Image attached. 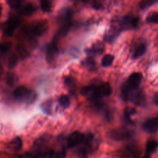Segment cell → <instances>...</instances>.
<instances>
[{"instance_id":"6da1fadb","label":"cell","mask_w":158,"mask_h":158,"mask_svg":"<svg viewBox=\"0 0 158 158\" xmlns=\"http://www.w3.org/2000/svg\"><path fill=\"white\" fill-rule=\"evenodd\" d=\"M14 97L27 102H32L36 98V93L25 86H20L14 91Z\"/></svg>"},{"instance_id":"7a4b0ae2","label":"cell","mask_w":158,"mask_h":158,"mask_svg":"<svg viewBox=\"0 0 158 158\" xmlns=\"http://www.w3.org/2000/svg\"><path fill=\"white\" fill-rule=\"evenodd\" d=\"M71 11L70 9L62 10L59 15V20L60 22V34H65L71 25Z\"/></svg>"},{"instance_id":"3957f363","label":"cell","mask_w":158,"mask_h":158,"mask_svg":"<svg viewBox=\"0 0 158 158\" xmlns=\"http://www.w3.org/2000/svg\"><path fill=\"white\" fill-rule=\"evenodd\" d=\"M139 18L133 15H126L118 21V28L120 30H128L135 28L138 23Z\"/></svg>"},{"instance_id":"277c9868","label":"cell","mask_w":158,"mask_h":158,"mask_svg":"<svg viewBox=\"0 0 158 158\" xmlns=\"http://www.w3.org/2000/svg\"><path fill=\"white\" fill-rule=\"evenodd\" d=\"M80 93L85 97L94 101L102 98L99 93L98 86L91 85L85 86L81 89Z\"/></svg>"},{"instance_id":"5b68a950","label":"cell","mask_w":158,"mask_h":158,"mask_svg":"<svg viewBox=\"0 0 158 158\" xmlns=\"http://www.w3.org/2000/svg\"><path fill=\"white\" fill-rule=\"evenodd\" d=\"M25 30V33L30 36H39L43 35L47 30V23L45 21H41Z\"/></svg>"},{"instance_id":"8992f818","label":"cell","mask_w":158,"mask_h":158,"mask_svg":"<svg viewBox=\"0 0 158 158\" xmlns=\"http://www.w3.org/2000/svg\"><path fill=\"white\" fill-rule=\"evenodd\" d=\"M85 139V135L76 131L71 133L67 140V146L69 148H74L78 145L81 144Z\"/></svg>"},{"instance_id":"52a82bcc","label":"cell","mask_w":158,"mask_h":158,"mask_svg":"<svg viewBox=\"0 0 158 158\" xmlns=\"http://www.w3.org/2000/svg\"><path fill=\"white\" fill-rule=\"evenodd\" d=\"M133 135V133L125 128H118L113 130L110 133V137L116 141H122L130 138Z\"/></svg>"},{"instance_id":"ba28073f","label":"cell","mask_w":158,"mask_h":158,"mask_svg":"<svg viewBox=\"0 0 158 158\" xmlns=\"http://www.w3.org/2000/svg\"><path fill=\"white\" fill-rule=\"evenodd\" d=\"M143 79V75L139 72H134L131 73L127 81L123 85L131 89H138Z\"/></svg>"},{"instance_id":"9c48e42d","label":"cell","mask_w":158,"mask_h":158,"mask_svg":"<svg viewBox=\"0 0 158 158\" xmlns=\"http://www.w3.org/2000/svg\"><path fill=\"white\" fill-rule=\"evenodd\" d=\"M59 54V49L56 43L54 41L49 43L46 48V59L48 63L52 62L57 57Z\"/></svg>"},{"instance_id":"30bf717a","label":"cell","mask_w":158,"mask_h":158,"mask_svg":"<svg viewBox=\"0 0 158 158\" xmlns=\"http://www.w3.org/2000/svg\"><path fill=\"white\" fill-rule=\"evenodd\" d=\"M143 129L148 133H155L158 131V117L146 120L142 125Z\"/></svg>"},{"instance_id":"8fae6325","label":"cell","mask_w":158,"mask_h":158,"mask_svg":"<svg viewBox=\"0 0 158 158\" xmlns=\"http://www.w3.org/2000/svg\"><path fill=\"white\" fill-rule=\"evenodd\" d=\"M18 25V21L15 19L10 20L8 25L6 27L4 30V34L7 36H10L13 35L17 26Z\"/></svg>"},{"instance_id":"7c38bea8","label":"cell","mask_w":158,"mask_h":158,"mask_svg":"<svg viewBox=\"0 0 158 158\" xmlns=\"http://www.w3.org/2000/svg\"><path fill=\"white\" fill-rule=\"evenodd\" d=\"M99 90L101 97L109 96L112 92V89L110 85L108 83H104L98 85Z\"/></svg>"},{"instance_id":"4fadbf2b","label":"cell","mask_w":158,"mask_h":158,"mask_svg":"<svg viewBox=\"0 0 158 158\" xmlns=\"http://www.w3.org/2000/svg\"><path fill=\"white\" fill-rule=\"evenodd\" d=\"M158 148V141L154 139H150L146 143V154L150 156Z\"/></svg>"},{"instance_id":"5bb4252c","label":"cell","mask_w":158,"mask_h":158,"mask_svg":"<svg viewBox=\"0 0 158 158\" xmlns=\"http://www.w3.org/2000/svg\"><path fill=\"white\" fill-rule=\"evenodd\" d=\"M146 47L145 44H141L138 45L135 49L133 53V56L132 58L133 59H137L141 56H142L144 52H146Z\"/></svg>"},{"instance_id":"9a60e30c","label":"cell","mask_w":158,"mask_h":158,"mask_svg":"<svg viewBox=\"0 0 158 158\" xmlns=\"http://www.w3.org/2000/svg\"><path fill=\"white\" fill-rule=\"evenodd\" d=\"M104 47L101 43H98L94 44L91 48L87 49L86 52L89 54H101L103 52Z\"/></svg>"},{"instance_id":"2e32d148","label":"cell","mask_w":158,"mask_h":158,"mask_svg":"<svg viewBox=\"0 0 158 158\" xmlns=\"http://www.w3.org/2000/svg\"><path fill=\"white\" fill-rule=\"evenodd\" d=\"M136 110L131 107H127L124 110V118L125 120L129 124H133V122L131 118V116L135 114Z\"/></svg>"},{"instance_id":"e0dca14e","label":"cell","mask_w":158,"mask_h":158,"mask_svg":"<svg viewBox=\"0 0 158 158\" xmlns=\"http://www.w3.org/2000/svg\"><path fill=\"white\" fill-rule=\"evenodd\" d=\"M16 52L21 59H25L29 56V52L27 49L22 44H17L16 46Z\"/></svg>"},{"instance_id":"ac0fdd59","label":"cell","mask_w":158,"mask_h":158,"mask_svg":"<svg viewBox=\"0 0 158 158\" xmlns=\"http://www.w3.org/2000/svg\"><path fill=\"white\" fill-rule=\"evenodd\" d=\"M114 57L113 55H112L110 54H106L102 57V59L101 61L102 66L104 67L110 66L112 64V62L114 61Z\"/></svg>"},{"instance_id":"d6986e66","label":"cell","mask_w":158,"mask_h":158,"mask_svg":"<svg viewBox=\"0 0 158 158\" xmlns=\"http://www.w3.org/2000/svg\"><path fill=\"white\" fill-rule=\"evenodd\" d=\"M36 10V8L32 4H28L24 6L22 10V14L26 16H29L33 14Z\"/></svg>"},{"instance_id":"ffe728a7","label":"cell","mask_w":158,"mask_h":158,"mask_svg":"<svg viewBox=\"0 0 158 158\" xmlns=\"http://www.w3.org/2000/svg\"><path fill=\"white\" fill-rule=\"evenodd\" d=\"M64 83L66 86V87H67V88L72 93H73L75 90V81L73 80V79L70 77H67L65 78L64 80Z\"/></svg>"},{"instance_id":"44dd1931","label":"cell","mask_w":158,"mask_h":158,"mask_svg":"<svg viewBox=\"0 0 158 158\" xmlns=\"http://www.w3.org/2000/svg\"><path fill=\"white\" fill-rule=\"evenodd\" d=\"M146 22L150 23L158 24V12H152L146 17Z\"/></svg>"},{"instance_id":"7402d4cb","label":"cell","mask_w":158,"mask_h":158,"mask_svg":"<svg viewBox=\"0 0 158 158\" xmlns=\"http://www.w3.org/2000/svg\"><path fill=\"white\" fill-rule=\"evenodd\" d=\"M59 102L60 106L66 109L68 108L70 104V101L69 97L66 95H62L59 98Z\"/></svg>"},{"instance_id":"603a6c76","label":"cell","mask_w":158,"mask_h":158,"mask_svg":"<svg viewBox=\"0 0 158 158\" xmlns=\"http://www.w3.org/2000/svg\"><path fill=\"white\" fill-rule=\"evenodd\" d=\"M18 62V56L15 54H11L7 60V65L10 69L14 68V67L16 66Z\"/></svg>"},{"instance_id":"cb8c5ba5","label":"cell","mask_w":158,"mask_h":158,"mask_svg":"<svg viewBox=\"0 0 158 158\" xmlns=\"http://www.w3.org/2000/svg\"><path fill=\"white\" fill-rule=\"evenodd\" d=\"M10 146L14 149L19 151L22 148V141L19 137H16L13 140H12L10 143Z\"/></svg>"},{"instance_id":"d4e9b609","label":"cell","mask_w":158,"mask_h":158,"mask_svg":"<svg viewBox=\"0 0 158 158\" xmlns=\"http://www.w3.org/2000/svg\"><path fill=\"white\" fill-rule=\"evenodd\" d=\"M12 44L10 42L0 43V54L6 53L11 48Z\"/></svg>"},{"instance_id":"484cf974","label":"cell","mask_w":158,"mask_h":158,"mask_svg":"<svg viewBox=\"0 0 158 158\" xmlns=\"http://www.w3.org/2000/svg\"><path fill=\"white\" fill-rule=\"evenodd\" d=\"M40 7L44 12H49L51 10V5L49 2L42 1L40 2Z\"/></svg>"},{"instance_id":"4316f807","label":"cell","mask_w":158,"mask_h":158,"mask_svg":"<svg viewBox=\"0 0 158 158\" xmlns=\"http://www.w3.org/2000/svg\"><path fill=\"white\" fill-rule=\"evenodd\" d=\"M83 65L85 66L89 67L90 69H93L95 66V62L94 60L92 57H88L86 58L83 62Z\"/></svg>"},{"instance_id":"83f0119b","label":"cell","mask_w":158,"mask_h":158,"mask_svg":"<svg viewBox=\"0 0 158 158\" xmlns=\"http://www.w3.org/2000/svg\"><path fill=\"white\" fill-rule=\"evenodd\" d=\"M6 81L7 83L10 86H13L16 81V77L15 76V75L12 73H10L7 75V78H6Z\"/></svg>"},{"instance_id":"f1b7e54d","label":"cell","mask_w":158,"mask_h":158,"mask_svg":"<svg viewBox=\"0 0 158 158\" xmlns=\"http://www.w3.org/2000/svg\"><path fill=\"white\" fill-rule=\"evenodd\" d=\"M7 3L9 6V7L12 9H18L21 4V1H16V0H10L7 1Z\"/></svg>"},{"instance_id":"f546056e","label":"cell","mask_w":158,"mask_h":158,"mask_svg":"<svg viewBox=\"0 0 158 158\" xmlns=\"http://www.w3.org/2000/svg\"><path fill=\"white\" fill-rule=\"evenodd\" d=\"M156 2V1H143L140 2L139 6L141 9H146L150 6H151L152 4Z\"/></svg>"},{"instance_id":"4dcf8cb0","label":"cell","mask_w":158,"mask_h":158,"mask_svg":"<svg viewBox=\"0 0 158 158\" xmlns=\"http://www.w3.org/2000/svg\"><path fill=\"white\" fill-rule=\"evenodd\" d=\"M66 157V152L65 150H60L58 151L57 152H55L54 158H65Z\"/></svg>"},{"instance_id":"1f68e13d","label":"cell","mask_w":158,"mask_h":158,"mask_svg":"<svg viewBox=\"0 0 158 158\" xmlns=\"http://www.w3.org/2000/svg\"><path fill=\"white\" fill-rule=\"evenodd\" d=\"M92 6L94 9H99L101 7V4L98 2H94L93 4H92Z\"/></svg>"},{"instance_id":"d6a6232c","label":"cell","mask_w":158,"mask_h":158,"mask_svg":"<svg viewBox=\"0 0 158 158\" xmlns=\"http://www.w3.org/2000/svg\"><path fill=\"white\" fill-rule=\"evenodd\" d=\"M153 101L154 104L158 106V92L156 93L153 97Z\"/></svg>"},{"instance_id":"836d02e7","label":"cell","mask_w":158,"mask_h":158,"mask_svg":"<svg viewBox=\"0 0 158 158\" xmlns=\"http://www.w3.org/2000/svg\"><path fill=\"white\" fill-rule=\"evenodd\" d=\"M141 158H150V156L148 155V154H146L144 157H143Z\"/></svg>"},{"instance_id":"e575fe53","label":"cell","mask_w":158,"mask_h":158,"mask_svg":"<svg viewBox=\"0 0 158 158\" xmlns=\"http://www.w3.org/2000/svg\"><path fill=\"white\" fill-rule=\"evenodd\" d=\"M1 14H2V7H1V6L0 5V16H1Z\"/></svg>"},{"instance_id":"d590c367","label":"cell","mask_w":158,"mask_h":158,"mask_svg":"<svg viewBox=\"0 0 158 158\" xmlns=\"http://www.w3.org/2000/svg\"><path fill=\"white\" fill-rule=\"evenodd\" d=\"M0 71H1V67H0Z\"/></svg>"}]
</instances>
